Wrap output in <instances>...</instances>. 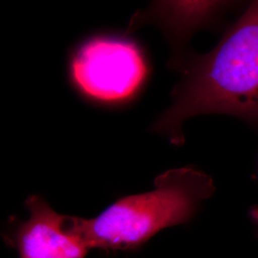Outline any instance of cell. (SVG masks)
<instances>
[{"instance_id": "cell-1", "label": "cell", "mask_w": 258, "mask_h": 258, "mask_svg": "<svg viewBox=\"0 0 258 258\" xmlns=\"http://www.w3.org/2000/svg\"><path fill=\"white\" fill-rule=\"evenodd\" d=\"M171 97L152 130L176 146L184 143V121L199 115H230L258 125V1L212 51L188 58Z\"/></svg>"}, {"instance_id": "cell-2", "label": "cell", "mask_w": 258, "mask_h": 258, "mask_svg": "<svg viewBox=\"0 0 258 258\" xmlns=\"http://www.w3.org/2000/svg\"><path fill=\"white\" fill-rule=\"evenodd\" d=\"M215 190L212 177L195 166L170 169L151 191L122 197L94 218L66 216L65 231L89 249H137L159 231L194 219Z\"/></svg>"}, {"instance_id": "cell-3", "label": "cell", "mask_w": 258, "mask_h": 258, "mask_svg": "<svg viewBox=\"0 0 258 258\" xmlns=\"http://www.w3.org/2000/svg\"><path fill=\"white\" fill-rule=\"evenodd\" d=\"M71 72L75 83L85 95L102 102H117L138 90L148 69L135 43L97 37L76 52Z\"/></svg>"}, {"instance_id": "cell-4", "label": "cell", "mask_w": 258, "mask_h": 258, "mask_svg": "<svg viewBox=\"0 0 258 258\" xmlns=\"http://www.w3.org/2000/svg\"><path fill=\"white\" fill-rule=\"evenodd\" d=\"M26 220H12L3 233L10 248L19 258H84L90 250L82 241L65 231L61 215L40 195L28 197Z\"/></svg>"}, {"instance_id": "cell-5", "label": "cell", "mask_w": 258, "mask_h": 258, "mask_svg": "<svg viewBox=\"0 0 258 258\" xmlns=\"http://www.w3.org/2000/svg\"><path fill=\"white\" fill-rule=\"evenodd\" d=\"M233 2L226 1H170L156 6L161 25L178 41H185L198 28L217 19Z\"/></svg>"}, {"instance_id": "cell-6", "label": "cell", "mask_w": 258, "mask_h": 258, "mask_svg": "<svg viewBox=\"0 0 258 258\" xmlns=\"http://www.w3.org/2000/svg\"><path fill=\"white\" fill-rule=\"evenodd\" d=\"M249 219L253 233L258 240V206H252L249 211Z\"/></svg>"}]
</instances>
